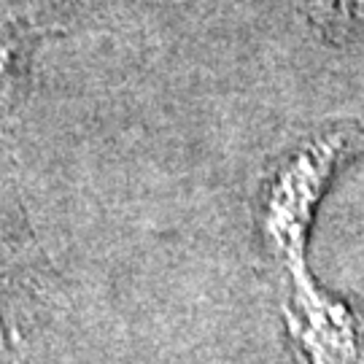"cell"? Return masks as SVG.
I'll list each match as a JSON object with an SVG mask.
<instances>
[{
    "mask_svg": "<svg viewBox=\"0 0 364 364\" xmlns=\"http://www.w3.org/2000/svg\"><path fill=\"white\" fill-rule=\"evenodd\" d=\"M359 144L362 132L351 124L329 127L299 141L270 173L262 189L257 221L264 246L287 270L305 264L313 216L340 165L359 149Z\"/></svg>",
    "mask_w": 364,
    "mask_h": 364,
    "instance_id": "1",
    "label": "cell"
},
{
    "mask_svg": "<svg viewBox=\"0 0 364 364\" xmlns=\"http://www.w3.org/2000/svg\"><path fill=\"white\" fill-rule=\"evenodd\" d=\"M338 3L353 14H364V0H338Z\"/></svg>",
    "mask_w": 364,
    "mask_h": 364,
    "instance_id": "3",
    "label": "cell"
},
{
    "mask_svg": "<svg viewBox=\"0 0 364 364\" xmlns=\"http://www.w3.org/2000/svg\"><path fill=\"white\" fill-rule=\"evenodd\" d=\"M284 321L302 364H364V321L348 302L329 294L308 273L289 267Z\"/></svg>",
    "mask_w": 364,
    "mask_h": 364,
    "instance_id": "2",
    "label": "cell"
}]
</instances>
